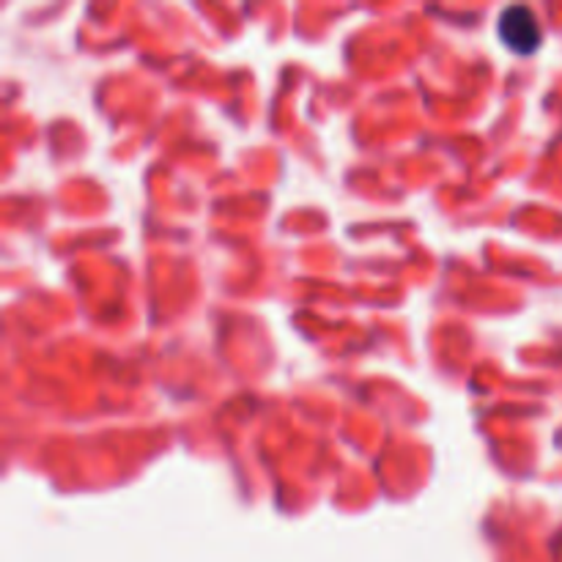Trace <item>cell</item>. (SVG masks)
Returning a JSON list of instances; mask_svg holds the SVG:
<instances>
[{"label": "cell", "mask_w": 562, "mask_h": 562, "mask_svg": "<svg viewBox=\"0 0 562 562\" xmlns=\"http://www.w3.org/2000/svg\"><path fill=\"white\" fill-rule=\"evenodd\" d=\"M499 42L510 49L514 55H532L541 47V22H538L536 11L527 5H508L499 14L497 22Z\"/></svg>", "instance_id": "obj_1"}]
</instances>
